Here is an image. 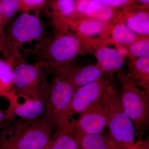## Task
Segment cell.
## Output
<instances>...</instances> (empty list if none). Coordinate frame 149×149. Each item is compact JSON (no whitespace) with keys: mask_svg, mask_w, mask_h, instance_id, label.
I'll return each instance as SVG.
<instances>
[{"mask_svg":"<svg viewBox=\"0 0 149 149\" xmlns=\"http://www.w3.org/2000/svg\"><path fill=\"white\" fill-rule=\"evenodd\" d=\"M5 97L9 100L10 107L5 113L11 120L15 116L20 118L21 120H32L45 115V103L42 98H25V102L19 104L14 91Z\"/></svg>","mask_w":149,"mask_h":149,"instance_id":"30bf717a","label":"cell"},{"mask_svg":"<svg viewBox=\"0 0 149 149\" xmlns=\"http://www.w3.org/2000/svg\"><path fill=\"white\" fill-rule=\"evenodd\" d=\"M46 0H19V10L28 13L31 10L44 6Z\"/></svg>","mask_w":149,"mask_h":149,"instance_id":"cb8c5ba5","label":"cell"},{"mask_svg":"<svg viewBox=\"0 0 149 149\" xmlns=\"http://www.w3.org/2000/svg\"><path fill=\"white\" fill-rule=\"evenodd\" d=\"M96 57L98 63L104 72L111 76L120 70L125 63L124 56L117 50L107 47H102L97 50Z\"/></svg>","mask_w":149,"mask_h":149,"instance_id":"5bb4252c","label":"cell"},{"mask_svg":"<svg viewBox=\"0 0 149 149\" xmlns=\"http://www.w3.org/2000/svg\"><path fill=\"white\" fill-rule=\"evenodd\" d=\"M79 143L82 149H125L110 133L86 134L80 137Z\"/></svg>","mask_w":149,"mask_h":149,"instance_id":"9a60e30c","label":"cell"},{"mask_svg":"<svg viewBox=\"0 0 149 149\" xmlns=\"http://www.w3.org/2000/svg\"><path fill=\"white\" fill-rule=\"evenodd\" d=\"M138 3H140L141 5L149 6V0H137Z\"/></svg>","mask_w":149,"mask_h":149,"instance_id":"4dcf8cb0","label":"cell"},{"mask_svg":"<svg viewBox=\"0 0 149 149\" xmlns=\"http://www.w3.org/2000/svg\"><path fill=\"white\" fill-rule=\"evenodd\" d=\"M76 89L69 81L58 77L46 88L42 97L45 115L55 125L60 115L69 105Z\"/></svg>","mask_w":149,"mask_h":149,"instance_id":"ba28073f","label":"cell"},{"mask_svg":"<svg viewBox=\"0 0 149 149\" xmlns=\"http://www.w3.org/2000/svg\"><path fill=\"white\" fill-rule=\"evenodd\" d=\"M51 15L56 19L70 21L77 17L76 1L54 0L50 6Z\"/></svg>","mask_w":149,"mask_h":149,"instance_id":"ac0fdd59","label":"cell"},{"mask_svg":"<svg viewBox=\"0 0 149 149\" xmlns=\"http://www.w3.org/2000/svg\"><path fill=\"white\" fill-rule=\"evenodd\" d=\"M101 99L108 113L111 135L125 149H133L135 143V126L123 110L118 93L107 82Z\"/></svg>","mask_w":149,"mask_h":149,"instance_id":"277c9868","label":"cell"},{"mask_svg":"<svg viewBox=\"0 0 149 149\" xmlns=\"http://www.w3.org/2000/svg\"></svg>","mask_w":149,"mask_h":149,"instance_id":"d590c367","label":"cell"},{"mask_svg":"<svg viewBox=\"0 0 149 149\" xmlns=\"http://www.w3.org/2000/svg\"><path fill=\"white\" fill-rule=\"evenodd\" d=\"M128 74L138 87L149 92V57L140 58L130 63Z\"/></svg>","mask_w":149,"mask_h":149,"instance_id":"2e32d148","label":"cell"},{"mask_svg":"<svg viewBox=\"0 0 149 149\" xmlns=\"http://www.w3.org/2000/svg\"><path fill=\"white\" fill-rule=\"evenodd\" d=\"M42 24L38 17L23 13L14 21L5 32L1 50L3 59L10 65L22 58L19 49L26 42L41 37Z\"/></svg>","mask_w":149,"mask_h":149,"instance_id":"7a4b0ae2","label":"cell"},{"mask_svg":"<svg viewBox=\"0 0 149 149\" xmlns=\"http://www.w3.org/2000/svg\"><path fill=\"white\" fill-rule=\"evenodd\" d=\"M18 123L15 127L10 123L1 128L0 149H44L47 146L55 125L45 115Z\"/></svg>","mask_w":149,"mask_h":149,"instance_id":"6da1fadb","label":"cell"},{"mask_svg":"<svg viewBox=\"0 0 149 149\" xmlns=\"http://www.w3.org/2000/svg\"></svg>","mask_w":149,"mask_h":149,"instance_id":"e575fe53","label":"cell"},{"mask_svg":"<svg viewBox=\"0 0 149 149\" xmlns=\"http://www.w3.org/2000/svg\"><path fill=\"white\" fill-rule=\"evenodd\" d=\"M13 91L12 70L10 65L0 58V97Z\"/></svg>","mask_w":149,"mask_h":149,"instance_id":"44dd1931","label":"cell"},{"mask_svg":"<svg viewBox=\"0 0 149 149\" xmlns=\"http://www.w3.org/2000/svg\"><path fill=\"white\" fill-rule=\"evenodd\" d=\"M149 6L137 4L125 7L120 11V17L125 19V24L136 35L148 36Z\"/></svg>","mask_w":149,"mask_h":149,"instance_id":"7c38bea8","label":"cell"},{"mask_svg":"<svg viewBox=\"0 0 149 149\" xmlns=\"http://www.w3.org/2000/svg\"><path fill=\"white\" fill-rule=\"evenodd\" d=\"M12 70L13 91L24 98H42L47 85L40 65H32L22 58L10 64Z\"/></svg>","mask_w":149,"mask_h":149,"instance_id":"8992f818","label":"cell"},{"mask_svg":"<svg viewBox=\"0 0 149 149\" xmlns=\"http://www.w3.org/2000/svg\"><path fill=\"white\" fill-rule=\"evenodd\" d=\"M54 71L58 78L69 81L77 89L97 80L104 72L98 63L83 67L71 66L69 65Z\"/></svg>","mask_w":149,"mask_h":149,"instance_id":"8fae6325","label":"cell"},{"mask_svg":"<svg viewBox=\"0 0 149 149\" xmlns=\"http://www.w3.org/2000/svg\"><path fill=\"white\" fill-rule=\"evenodd\" d=\"M118 78L121 88L120 98L123 108L141 138L149 126V92L141 90L121 70L118 72Z\"/></svg>","mask_w":149,"mask_h":149,"instance_id":"3957f363","label":"cell"},{"mask_svg":"<svg viewBox=\"0 0 149 149\" xmlns=\"http://www.w3.org/2000/svg\"><path fill=\"white\" fill-rule=\"evenodd\" d=\"M11 120L9 119L6 113L3 112L0 110V127H3L7 125L11 122Z\"/></svg>","mask_w":149,"mask_h":149,"instance_id":"f1b7e54d","label":"cell"},{"mask_svg":"<svg viewBox=\"0 0 149 149\" xmlns=\"http://www.w3.org/2000/svg\"><path fill=\"white\" fill-rule=\"evenodd\" d=\"M129 52L135 57H149V40L148 37L139 39L129 47Z\"/></svg>","mask_w":149,"mask_h":149,"instance_id":"7402d4cb","label":"cell"},{"mask_svg":"<svg viewBox=\"0 0 149 149\" xmlns=\"http://www.w3.org/2000/svg\"><path fill=\"white\" fill-rule=\"evenodd\" d=\"M120 11L117 9L96 0H91L87 9V17L101 21L109 22L113 19L120 17Z\"/></svg>","mask_w":149,"mask_h":149,"instance_id":"e0dca14e","label":"cell"},{"mask_svg":"<svg viewBox=\"0 0 149 149\" xmlns=\"http://www.w3.org/2000/svg\"><path fill=\"white\" fill-rule=\"evenodd\" d=\"M111 35L116 42L125 47H129L139 39L137 35L123 22L115 25L112 29Z\"/></svg>","mask_w":149,"mask_h":149,"instance_id":"ffe728a7","label":"cell"},{"mask_svg":"<svg viewBox=\"0 0 149 149\" xmlns=\"http://www.w3.org/2000/svg\"><path fill=\"white\" fill-rule=\"evenodd\" d=\"M5 26L15 15L19 8V0H0Z\"/></svg>","mask_w":149,"mask_h":149,"instance_id":"603a6c76","label":"cell"},{"mask_svg":"<svg viewBox=\"0 0 149 149\" xmlns=\"http://www.w3.org/2000/svg\"><path fill=\"white\" fill-rule=\"evenodd\" d=\"M76 121L56 126V131L48 143V149H79L80 143L74 131Z\"/></svg>","mask_w":149,"mask_h":149,"instance_id":"4fadbf2b","label":"cell"},{"mask_svg":"<svg viewBox=\"0 0 149 149\" xmlns=\"http://www.w3.org/2000/svg\"><path fill=\"white\" fill-rule=\"evenodd\" d=\"M105 80L102 76L97 80L76 89L69 105L60 115L56 126L64 125L69 122L74 114L81 113L87 108L101 97Z\"/></svg>","mask_w":149,"mask_h":149,"instance_id":"52a82bcc","label":"cell"},{"mask_svg":"<svg viewBox=\"0 0 149 149\" xmlns=\"http://www.w3.org/2000/svg\"><path fill=\"white\" fill-rule=\"evenodd\" d=\"M1 127H0V131H1Z\"/></svg>","mask_w":149,"mask_h":149,"instance_id":"836d02e7","label":"cell"},{"mask_svg":"<svg viewBox=\"0 0 149 149\" xmlns=\"http://www.w3.org/2000/svg\"><path fill=\"white\" fill-rule=\"evenodd\" d=\"M5 25L4 22L3 17L2 11L0 6V51L2 46L3 40L5 34L4 27Z\"/></svg>","mask_w":149,"mask_h":149,"instance_id":"4316f807","label":"cell"},{"mask_svg":"<svg viewBox=\"0 0 149 149\" xmlns=\"http://www.w3.org/2000/svg\"><path fill=\"white\" fill-rule=\"evenodd\" d=\"M108 113L101 97L80 113L74 131L78 140L86 134L101 133L108 126Z\"/></svg>","mask_w":149,"mask_h":149,"instance_id":"9c48e42d","label":"cell"},{"mask_svg":"<svg viewBox=\"0 0 149 149\" xmlns=\"http://www.w3.org/2000/svg\"><path fill=\"white\" fill-rule=\"evenodd\" d=\"M96 1H100L105 3L113 8L116 9L122 8L125 7L137 4L138 3L137 0H96Z\"/></svg>","mask_w":149,"mask_h":149,"instance_id":"d4e9b609","label":"cell"},{"mask_svg":"<svg viewBox=\"0 0 149 149\" xmlns=\"http://www.w3.org/2000/svg\"><path fill=\"white\" fill-rule=\"evenodd\" d=\"M117 51L119 52V53L121 55L123 56H125L128 55V54L130 53L129 50L127 49L126 47H124V46H120L119 47V48L117 49Z\"/></svg>","mask_w":149,"mask_h":149,"instance_id":"f546056e","label":"cell"},{"mask_svg":"<svg viewBox=\"0 0 149 149\" xmlns=\"http://www.w3.org/2000/svg\"><path fill=\"white\" fill-rule=\"evenodd\" d=\"M44 149H48L47 146H46V148H44Z\"/></svg>","mask_w":149,"mask_h":149,"instance_id":"1f68e13d","label":"cell"},{"mask_svg":"<svg viewBox=\"0 0 149 149\" xmlns=\"http://www.w3.org/2000/svg\"><path fill=\"white\" fill-rule=\"evenodd\" d=\"M69 1H76L77 0H69Z\"/></svg>","mask_w":149,"mask_h":149,"instance_id":"d6a6232c","label":"cell"},{"mask_svg":"<svg viewBox=\"0 0 149 149\" xmlns=\"http://www.w3.org/2000/svg\"><path fill=\"white\" fill-rule=\"evenodd\" d=\"M77 22L76 28L78 32L91 37L100 35L108 26V22L87 17H80Z\"/></svg>","mask_w":149,"mask_h":149,"instance_id":"d6986e66","label":"cell"},{"mask_svg":"<svg viewBox=\"0 0 149 149\" xmlns=\"http://www.w3.org/2000/svg\"><path fill=\"white\" fill-rule=\"evenodd\" d=\"M77 35L61 34L53 39L42 42L36 49L40 65H45L53 71L70 65L81 52L82 44Z\"/></svg>","mask_w":149,"mask_h":149,"instance_id":"5b68a950","label":"cell"},{"mask_svg":"<svg viewBox=\"0 0 149 149\" xmlns=\"http://www.w3.org/2000/svg\"><path fill=\"white\" fill-rule=\"evenodd\" d=\"M133 149H149L148 143L144 140H139L135 143Z\"/></svg>","mask_w":149,"mask_h":149,"instance_id":"83f0119b","label":"cell"},{"mask_svg":"<svg viewBox=\"0 0 149 149\" xmlns=\"http://www.w3.org/2000/svg\"><path fill=\"white\" fill-rule=\"evenodd\" d=\"M91 0H77L76 1V14L77 17H87V11Z\"/></svg>","mask_w":149,"mask_h":149,"instance_id":"484cf974","label":"cell"}]
</instances>
